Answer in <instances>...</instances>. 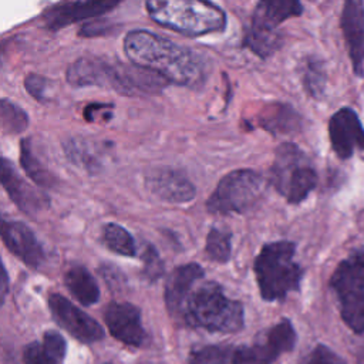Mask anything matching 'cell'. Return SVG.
Segmentation results:
<instances>
[{
	"label": "cell",
	"mask_w": 364,
	"mask_h": 364,
	"mask_svg": "<svg viewBox=\"0 0 364 364\" xmlns=\"http://www.w3.org/2000/svg\"><path fill=\"white\" fill-rule=\"evenodd\" d=\"M206 256L216 263H228L232 255V233L229 229L213 226L206 236Z\"/></svg>",
	"instance_id": "cell-23"
},
{
	"label": "cell",
	"mask_w": 364,
	"mask_h": 364,
	"mask_svg": "<svg viewBox=\"0 0 364 364\" xmlns=\"http://www.w3.org/2000/svg\"><path fill=\"white\" fill-rule=\"evenodd\" d=\"M24 364H57L44 351L43 346L37 343L28 344L23 351Z\"/></svg>",
	"instance_id": "cell-34"
},
{
	"label": "cell",
	"mask_w": 364,
	"mask_h": 364,
	"mask_svg": "<svg viewBox=\"0 0 364 364\" xmlns=\"http://www.w3.org/2000/svg\"><path fill=\"white\" fill-rule=\"evenodd\" d=\"M263 178L253 169H235L226 173L206 200V209L215 215L243 213L260 198Z\"/></svg>",
	"instance_id": "cell-7"
},
{
	"label": "cell",
	"mask_w": 364,
	"mask_h": 364,
	"mask_svg": "<svg viewBox=\"0 0 364 364\" xmlns=\"http://www.w3.org/2000/svg\"><path fill=\"white\" fill-rule=\"evenodd\" d=\"M205 270L198 263H186L175 267L165 284V303L172 316H182L193 284L203 279Z\"/></svg>",
	"instance_id": "cell-16"
},
{
	"label": "cell",
	"mask_w": 364,
	"mask_h": 364,
	"mask_svg": "<svg viewBox=\"0 0 364 364\" xmlns=\"http://www.w3.org/2000/svg\"><path fill=\"white\" fill-rule=\"evenodd\" d=\"M303 13V4L297 0H263L253 10L250 28L276 33L280 23Z\"/></svg>",
	"instance_id": "cell-18"
},
{
	"label": "cell",
	"mask_w": 364,
	"mask_h": 364,
	"mask_svg": "<svg viewBox=\"0 0 364 364\" xmlns=\"http://www.w3.org/2000/svg\"><path fill=\"white\" fill-rule=\"evenodd\" d=\"M145 7L159 26L186 36H206L226 28V13L212 1L149 0Z\"/></svg>",
	"instance_id": "cell-3"
},
{
	"label": "cell",
	"mask_w": 364,
	"mask_h": 364,
	"mask_svg": "<svg viewBox=\"0 0 364 364\" xmlns=\"http://www.w3.org/2000/svg\"><path fill=\"white\" fill-rule=\"evenodd\" d=\"M301 82L313 98H320L326 88V71L320 60L307 57L301 65Z\"/></svg>",
	"instance_id": "cell-25"
},
{
	"label": "cell",
	"mask_w": 364,
	"mask_h": 364,
	"mask_svg": "<svg viewBox=\"0 0 364 364\" xmlns=\"http://www.w3.org/2000/svg\"><path fill=\"white\" fill-rule=\"evenodd\" d=\"M182 318L212 333H236L243 327V304L229 299L216 282H205L186 300Z\"/></svg>",
	"instance_id": "cell-2"
},
{
	"label": "cell",
	"mask_w": 364,
	"mask_h": 364,
	"mask_svg": "<svg viewBox=\"0 0 364 364\" xmlns=\"http://www.w3.org/2000/svg\"><path fill=\"white\" fill-rule=\"evenodd\" d=\"M7 289H9V277H7V270L3 266V272H1V300H4V297L7 294Z\"/></svg>",
	"instance_id": "cell-36"
},
{
	"label": "cell",
	"mask_w": 364,
	"mask_h": 364,
	"mask_svg": "<svg viewBox=\"0 0 364 364\" xmlns=\"http://www.w3.org/2000/svg\"><path fill=\"white\" fill-rule=\"evenodd\" d=\"M1 239L4 246L31 269H38L46 262V250L33 230L18 220H1Z\"/></svg>",
	"instance_id": "cell-14"
},
{
	"label": "cell",
	"mask_w": 364,
	"mask_h": 364,
	"mask_svg": "<svg viewBox=\"0 0 364 364\" xmlns=\"http://www.w3.org/2000/svg\"><path fill=\"white\" fill-rule=\"evenodd\" d=\"M255 124L272 135H284L296 132L301 127V117L290 104L270 102L256 114Z\"/></svg>",
	"instance_id": "cell-19"
},
{
	"label": "cell",
	"mask_w": 364,
	"mask_h": 364,
	"mask_svg": "<svg viewBox=\"0 0 364 364\" xmlns=\"http://www.w3.org/2000/svg\"><path fill=\"white\" fill-rule=\"evenodd\" d=\"M142 259V274L148 282H156L165 272V264L159 256L156 247L146 243L141 255Z\"/></svg>",
	"instance_id": "cell-29"
},
{
	"label": "cell",
	"mask_w": 364,
	"mask_h": 364,
	"mask_svg": "<svg viewBox=\"0 0 364 364\" xmlns=\"http://www.w3.org/2000/svg\"><path fill=\"white\" fill-rule=\"evenodd\" d=\"M145 186L154 196L168 203H186L196 195L195 185L189 178L183 172L168 166L149 171L145 176Z\"/></svg>",
	"instance_id": "cell-12"
},
{
	"label": "cell",
	"mask_w": 364,
	"mask_h": 364,
	"mask_svg": "<svg viewBox=\"0 0 364 364\" xmlns=\"http://www.w3.org/2000/svg\"><path fill=\"white\" fill-rule=\"evenodd\" d=\"M43 348L53 361L60 363L65 355L67 344L64 337L60 333L54 330H48L43 336Z\"/></svg>",
	"instance_id": "cell-30"
},
{
	"label": "cell",
	"mask_w": 364,
	"mask_h": 364,
	"mask_svg": "<svg viewBox=\"0 0 364 364\" xmlns=\"http://www.w3.org/2000/svg\"><path fill=\"white\" fill-rule=\"evenodd\" d=\"M282 36L276 33H266L249 28L243 38V46L247 47L252 53L262 58H267L273 53H276L282 46Z\"/></svg>",
	"instance_id": "cell-24"
},
{
	"label": "cell",
	"mask_w": 364,
	"mask_h": 364,
	"mask_svg": "<svg viewBox=\"0 0 364 364\" xmlns=\"http://www.w3.org/2000/svg\"><path fill=\"white\" fill-rule=\"evenodd\" d=\"M102 243L115 255L135 257L136 246L132 235L118 223H105L102 226Z\"/></svg>",
	"instance_id": "cell-22"
},
{
	"label": "cell",
	"mask_w": 364,
	"mask_h": 364,
	"mask_svg": "<svg viewBox=\"0 0 364 364\" xmlns=\"http://www.w3.org/2000/svg\"><path fill=\"white\" fill-rule=\"evenodd\" d=\"M341 30L348 46L350 58L355 75H363L364 61V4L358 0L344 3L341 13Z\"/></svg>",
	"instance_id": "cell-17"
},
{
	"label": "cell",
	"mask_w": 364,
	"mask_h": 364,
	"mask_svg": "<svg viewBox=\"0 0 364 364\" xmlns=\"http://www.w3.org/2000/svg\"><path fill=\"white\" fill-rule=\"evenodd\" d=\"M104 321L111 336L127 346L138 347L145 341L141 311L128 301H111L105 307Z\"/></svg>",
	"instance_id": "cell-13"
},
{
	"label": "cell",
	"mask_w": 364,
	"mask_h": 364,
	"mask_svg": "<svg viewBox=\"0 0 364 364\" xmlns=\"http://www.w3.org/2000/svg\"><path fill=\"white\" fill-rule=\"evenodd\" d=\"M0 117H1V128L4 134H11V135L21 134L28 125V117L26 111L7 98L1 100Z\"/></svg>",
	"instance_id": "cell-26"
},
{
	"label": "cell",
	"mask_w": 364,
	"mask_h": 364,
	"mask_svg": "<svg viewBox=\"0 0 364 364\" xmlns=\"http://www.w3.org/2000/svg\"><path fill=\"white\" fill-rule=\"evenodd\" d=\"M0 173L4 191L23 213L34 218L48 208V196L30 185L7 158H1Z\"/></svg>",
	"instance_id": "cell-10"
},
{
	"label": "cell",
	"mask_w": 364,
	"mask_h": 364,
	"mask_svg": "<svg viewBox=\"0 0 364 364\" xmlns=\"http://www.w3.org/2000/svg\"><path fill=\"white\" fill-rule=\"evenodd\" d=\"M328 135L333 151L341 159L350 158L355 148L364 151V128L351 108L346 107L333 114L328 121Z\"/></svg>",
	"instance_id": "cell-15"
},
{
	"label": "cell",
	"mask_w": 364,
	"mask_h": 364,
	"mask_svg": "<svg viewBox=\"0 0 364 364\" xmlns=\"http://www.w3.org/2000/svg\"><path fill=\"white\" fill-rule=\"evenodd\" d=\"M124 51L132 64L161 75L168 82L199 88L206 80L208 68L202 55L149 30L128 31Z\"/></svg>",
	"instance_id": "cell-1"
},
{
	"label": "cell",
	"mask_w": 364,
	"mask_h": 364,
	"mask_svg": "<svg viewBox=\"0 0 364 364\" xmlns=\"http://www.w3.org/2000/svg\"><path fill=\"white\" fill-rule=\"evenodd\" d=\"M294 252L296 245L290 240H276L262 246L253 270L263 300H283L290 291L300 289L303 270L294 262Z\"/></svg>",
	"instance_id": "cell-4"
},
{
	"label": "cell",
	"mask_w": 364,
	"mask_h": 364,
	"mask_svg": "<svg viewBox=\"0 0 364 364\" xmlns=\"http://www.w3.org/2000/svg\"><path fill=\"white\" fill-rule=\"evenodd\" d=\"M330 287L337 296L344 323L354 333H364V250L340 262L330 279Z\"/></svg>",
	"instance_id": "cell-6"
},
{
	"label": "cell",
	"mask_w": 364,
	"mask_h": 364,
	"mask_svg": "<svg viewBox=\"0 0 364 364\" xmlns=\"http://www.w3.org/2000/svg\"><path fill=\"white\" fill-rule=\"evenodd\" d=\"M48 85H50L48 80L46 77L40 75V74H36V73H30L24 78L26 91L40 102L46 101V94H47Z\"/></svg>",
	"instance_id": "cell-33"
},
{
	"label": "cell",
	"mask_w": 364,
	"mask_h": 364,
	"mask_svg": "<svg viewBox=\"0 0 364 364\" xmlns=\"http://www.w3.org/2000/svg\"><path fill=\"white\" fill-rule=\"evenodd\" d=\"M235 350L230 346H205L196 350H192L189 354V364H228L233 358Z\"/></svg>",
	"instance_id": "cell-27"
},
{
	"label": "cell",
	"mask_w": 364,
	"mask_h": 364,
	"mask_svg": "<svg viewBox=\"0 0 364 364\" xmlns=\"http://www.w3.org/2000/svg\"><path fill=\"white\" fill-rule=\"evenodd\" d=\"M64 284L74 299L84 306L95 304L100 300V286L97 280L81 264H73L64 273Z\"/></svg>",
	"instance_id": "cell-20"
},
{
	"label": "cell",
	"mask_w": 364,
	"mask_h": 364,
	"mask_svg": "<svg viewBox=\"0 0 364 364\" xmlns=\"http://www.w3.org/2000/svg\"><path fill=\"white\" fill-rule=\"evenodd\" d=\"M64 152L71 162L88 169L90 172L100 168V161L92 152L88 151V145L84 141L68 139L64 144Z\"/></svg>",
	"instance_id": "cell-28"
},
{
	"label": "cell",
	"mask_w": 364,
	"mask_h": 364,
	"mask_svg": "<svg viewBox=\"0 0 364 364\" xmlns=\"http://www.w3.org/2000/svg\"><path fill=\"white\" fill-rule=\"evenodd\" d=\"M303 364H346L344 360L324 344L316 346Z\"/></svg>",
	"instance_id": "cell-32"
},
{
	"label": "cell",
	"mask_w": 364,
	"mask_h": 364,
	"mask_svg": "<svg viewBox=\"0 0 364 364\" xmlns=\"http://www.w3.org/2000/svg\"><path fill=\"white\" fill-rule=\"evenodd\" d=\"M20 164L26 175L41 188H54L55 176L40 162L31 151V141L28 138L20 141Z\"/></svg>",
	"instance_id": "cell-21"
},
{
	"label": "cell",
	"mask_w": 364,
	"mask_h": 364,
	"mask_svg": "<svg viewBox=\"0 0 364 364\" xmlns=\"http://www.w3.org/2000/svg\"><path fill=\"white\" fill-rule=\"evenodd\" d=\"M114 104H104V102H91L84 107L82 115L85 121L92 124H105L114 117Z\"/></svg>",
	"instance_id": "cell-31"
},
{
	"label": "cell",
	"mask_w": 364,
	"mask_h": 364,
	"mask_svg": "<svg viewBox=\"0 0 364 364\" xmlns=\"http://www.w3.org/2000/svg\"><path fill=\"white\" fill-rule=\"evenodd\" d=\"M48 307L54 320L81 343H94L104 337L100 323L64 296L58 293L50 294Z\"/></svg>",
	"instance_id": "cell-9"
},
{
	"label": "cell",
	"mask_w": 364,
	"mask_h": 364,
	"mask_svg": "<svg viewBox=\"0 0 364 364\" xmlns=\"http://www.w3.org/2000/svg\"><path fill=\"white\" fill-rule=\"evenodd\" d=\"M270 182L289 203L297 205L316 188L317 172L296 144L284 142L274 152Z\"/></svg>",
	"instance_id": "cell-5"
},
{
	"label": "cell",
	"mask_w": 364,
	"mask_h": 364,
	"mask_svg": "<svg viewBox=\"0 0 364 364\" xmlns=\"http://www.w3.org/2000/svg\"><path fill=\"white\" fill-rule=\"evenodd\" d=\"M119 4L115 0H102V1H63L53 4L51 7L46 9L41 14L46 28L51 31L61 30L70 24L95 18L107 11H111Z\"/></svg>",
	"instance_id": "cell-11"
},
{
	"label": "cell",
	"mask_w": 364,
	"mask_h": 364,
	"mask_svg": "<svg viewBox=\"0 0 364 364\" xmlns=\"http://www.w3.org/2000/svg\"><path fill=\"white\" fill-rule=\"evenodd\" d=\"M107 364H111V363H107Z\"/></svg>",
	"instance_id": "cell-37"
},
{
	"label": "cell",
	"mask_w": 364,
	"mask_h": 364,
	"mask_svg": "<svg viewBox=\"0 0 364 364\" xmlns=\"http://www.w3.org/2000/svg\"><path fill=\"white\" fill-rule=\"evenodd\" d=\"M296 340L297 336L291 321L283 318L255 344L236 348L232 364H272L280 354L291 351Z\"/></svg>",
	"instance_id": "cell-8"
},
{
	"label": "cell",
	"mask_w": 364,
	"mask_h": 364,
	"mask_svg": "<svg viewBox=\"0 0 364 364\" xmlns=\"http://www.w3.org/2000/svg\"><path fill=\"white\" fill-rule=\"evenodd\" d=\"M114 30V26L108 20H94L92 23H85L80 30L81 37H95L105 36Z\"/></svg>",
	"instance_id": "cell-35"
}]
</instances>
